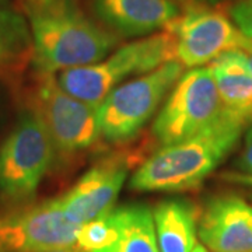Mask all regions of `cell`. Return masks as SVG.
Masks as SVG:
<instances>
[{
    "label": "cell",
    "mask_w": 252,
    "mask_h": 252,
    "mask_svg": "<svg viewBox=\"0 0 252 252\" xmlns=\"http://www.w3.org/2000/svg\"><path fill=\"white\" fill-rule=\"evenodd\" d=\"M26 11L38 74H55L99 62L118 44V36L87 17L76 0L26 4Z\"/></svg>",
    "instance_id": "6da1fadb"
},
{
    "label": "cell",
    "mask_w": 252,
    "mask_h": 252,
    "mask_svg": "<svg viewBox=\"0 0 252 252\" xmlns=\"http://www.w3.org/2000/svg\"><path fill=\"white\" fill-rule=\"evenodd\" d=\"M245 127L235 118L178 143L162 146L137 168L130 187L140 192H181L199 187L233 150Z\"/></svg>",
    "instance_id": "7a4b0ae2"
},
{
    "label": "cell",
    "mask_w": 252,
    "mask_h": 252,
    "mask_svg": "<svg viewBox=\"0 0 252 252\" xmlns=\"http://www.w3.org/2000/svg\"><path fill=\"white\" fill-rule=\"evenodd\" d=\"M170 61H175V45L165 30L121 46L99 62L62 70L56 80L74 98L98 107L125 79L153 72Z\"/></svg>",
    "instance_id": "3957f363"
},
{
    "label": "cell",
    "mask_w": 252,
    "mask_h": 252,
    "mask_svg": "<svg viewBox=\"0 0 252 252\" xmlns=\"http://www.w3.org/2000/svg\"><path fill=\"white\" fill-rule=\"evenodd\" d=\"M228 118L210 66L189 69L172 87L153 124V135L161 146L187 140Z\"/></svg>",
    "instance_id": "277c9868"
},
{
    "label": "cell",
    "mask_w": 252,
    "mask_h": 252,
    "mask_svg": "<svg viewBox=\"0 0 252 252\" xmlns=\"http://www.w3.org/2000/svg\"><path fill=\"white\" fill-rule=\"evenodd\" d=\"M182 72L180 62L170 61L111 91L97 107L101 137L109 143H124L135 137L156 114Z\"/></svg>",
    "instance_id": "5b68a950"
},
{
    "label": "cell",
    "mask_w": 252,
    "mask_h": 252,
    "mask_svg": "<svg viewBox=\"0 0 252 252\" xmlns=\"http://www.w3.org/2000/svg\"><path fill=\"white\" fill-rule=\"evenodd\" d=\"M55 147L41 118L24 111L0 147V198L23 203L34 198L51 168Z\"/></svg>",
    "instance_id": "8992f818"
},
{
    "label": "cell",
    "mask_w": 252,
    "mask_h": 252,
    "mask_svg": "<svg viewBox=\"0 0 252 252\" xmlns=\"http://www.w3.org/2000/svg\"><path fill=\"white\" fill-rule=\"evenodd\" d=\"M32 109L45 125L55 153H79L101 137L97 107L67 94L54 74H39Z\"/></svg>",
    "instance_id": "52a82bcc"
},
{
    "label": "cell",
    "mask_w": 252,
    "mask_h": 252,
    "mask_svg": "<svg viewBox=\"0 0 252 252\" xmlns=\"http://www.w3.org/2000/svg\"><path fill=\"white\" fill-rule=\"evenodd\" d=\"M165 30L174 36L175 61L188 69L202 67L225 52L237 51L245 38L233 20L203 3H190Z\"/></svg>",
    "instance_id": "ba28073f"
},
{
    "label": "cell",
    "mask_w": 252,
    "mask_h": 252,
    "mask_svg": "<svg viewBox=\"0 0 252 252\" xmlns=\"http://www.w3.org/2000/svg\"><path fill=\"white\" fill-rule=\"evenodd\" d=\"M80 225L73 223L58 198L0 217V244L6 252H46L76 248Z\"/></svg>",
    "instance_id": "9c48e42d"
},
{
    "label": "cell",
    "mask_w": 252,
    "mask_h": 252,
    "mask_svg": "<svg viewBox=\"0 0 252 252\" xmlns=\"http://www.w3.org/2000/svg\"><path fill=\"white\" fill-rule=\"evenodd\" d=\"M126 177L127 167L122 160L99 162L58 200L73 223L84 224L114 209Z\"/></svg>",
    "instance_id": "30bf717a"
},
{
    "label": "cell",
    "mask_w": 252,
    "mask_h": 252,
    "mask_svg": "<svg viewBox=\"0 0 252 252\" xmlns=\"http://www.w3.org/2000/svg\"><path fill=\"white\" fill-rule=\"evenodd\" d=\"M198 234L212 252H252V206L235 195L212 198L199 216Z\"/></svg>",
    "instance_id": "8fae6325"
},
{
    "label": "cell",
    "mask_w": 252,
    "mask_h": 252,
    "mask_svg": "<svg viewBox=\"0 0 252 252\" xmlns=\"http://www.w3.org/2000/svg\"><path fill=\"white\" fill-rule=\"evenodd\" d=\"M97 17L117 36H144L165 30L181 14L175 0H91Z\"/></svg>",
    "instance_id": "7c38bea8"
},
{
    "label": "cell",
    "mask_w": 252,
    "mask_h": 252,
    "mask_svg": "<svg viewBox=\"0 0 252 252\" xmlns=\"http://www.w3.org/2000/svg\"><path fill=\"white\" fill-rule=\"evenodd\" d=\"M225 109L244 125L252 124V73L238 51H230L210 64Z\"/></svg>",
    "instance_id": "4fadbf2b"
},
{
    "label": "cell",
    "mask_w": 252,
    "mask_h": 252,
    "mask_svg": "<svg viewBox=\"0 0 252 252\" xmlns=\"http://www.w3.org/2000/svg\"><path fill=\"white\" fill-rule=\"evenodd\" d=\"M160 252H192L196 247L199 215L185 199H167L153 212Z\"/></svg>",
    "instance_id": "5bb4252c"
},
{
    "label": "cell",
    "mask_w": 252,
    "mask_h": 252,
    "mask_svg": "<svg viewBox=\"0 0 252 252\" xmlns=\"http://www.w3.org/2000/svg\"><path fill=\"white\" fill-rule=\"evenodd\" d=\"M109 217L115 227V238L98 252H160L153 213L146 205L112 209Z\"/></svg>",
    "instance_id": "9a60e30c"
},
{
    "label": "cell",
    "mask_w": 252,
    "mask_h": 252,
    "mask_svg": "<svg viewBox=\"0 0 252 252\" xmlns=\"http://www.w3.org/2000/svg\"><path fill=\"white\" fill-rule=\"evenodd\" d=\"M34 45L28 17L11 0H0V72L24 67Z\"/></svg>",
    "instance_id": "2e32d148"
},
{
    "label": "cell",
    "mask_w": 252,
    "mask_h": 252,
    "mask_svg": "<svg viewBox=\"0 0 252 252\" xmlns=\"http://www.w3.org/2000/svg\"><path fill=\"white\" fill-rule=\"evenodd\" d=\"M114 238L115 227L108 212L104 216L80 225L76 237V248L80 252H98L111 245Z\"/></svg>",
    "instance_id": "e0dca14e"
},
{
    "label": "cell",
    "mask_w": 252,
    "mask_h": 252,
    "mask_svg": "<svg viewBox=\"0 0 252 252\" xmlns=\"http://www.w3.org/2000/svg\"><path fill=\"white\" fill-rule=\"evenodd\" d=\"M230 17L240 32L252 39V0H238L230 9Z\"/></svg>",
    "instance_id": "ac0fdd59"
},
{
    "label": "cell",
    "mask_w": 252,
    "mask_h": 252,
    "mask_svg": "<svg viewBox=\"0 0 252 252\" xmlns=\"http://www.w3.org/2000/svg\"><path fill=\"white\" fill-rule=\"evenodd\" d=\"M235 167L244 175H252V126H250V129L245 133L244 149L235 161Z\"/></svg>",
    "instance_id": "d6986e66"
},
{
    "label": "cell",
    "mask_w": 252,
    "mask_h": 252,
    "mask_svg": "<svg viewBox=\"0 0 252 252\" xmlns=\"http://www.w3.org/2000/svg\"><path fill=\"white\" fill-rule=\"evenodd\" d=\"M237 51L243 55L244 62L247 64L248 70L252 73V39L244 38L243 44H241V46H240Z\"/></svg>",
    "instance_id": "ffe728a7"
},
{
    "label": "cell",
    "mask_w": 252,
    "mask_h": 252,
    "mask_svg": "<svg viewBox=\"0 0 252 252\" xmlns=\"http://www.w3.org/2000/svg\"><path fill=\"white\" fill-rule=\"evenodd\" d=\"M192 252H209L207 251V248L205 245H202V244H196V247L193 248V251Z\"/></svg>",
    "instance_id": "44dd1931"
},
{
    "label": "cell",
    "mask_w": 252,
    "mask_h": 252,
    "mask_svg": "<svg viewBox=\"0 0 252 252\" xmlns=\"http://www.w3.org/2000/svg\"><path fill=\"white\" fill-rule=\"evenodd\" d=\"M26 4H41V3H46L49 0H24Z\"/></svg>",
    "instance_id": "7402d4cb"
},
{
    "label": "cell",
    "mask_w": 252,
    "mask_h": 252,
    "mask_svg": "<svg viewBox=\"0 0 252 252\" xmlns=\"http://www.w3.org/2000/svg\"><path fill=\"white\" fill-rule=\"evenodd\" d=\"M46 252H80L77 248H66V250H55V251H46Z\"/></svg>",
    "instance_id": "603a6c76"
},
{
    "label": "cell",
    "mask_w": 252,
    "mask_h": 252,
    "mask_svg": "<svg viewBox=\"0 0 252 252\" xmlns=\"http://www.w3.org/2000/svg\"><path fill=\"white\" fill-rule=\"evenodd\" d=\"M190 3H203V4H206V3H212V1H219V0H189Z\"/></svg>",
    "instance_id": "cb8c5ba5"
},
{
    "label": "cell",
    "mask_w": 252,
    "mask_h": 252,
    "mask_svg": "<svg viewBox=\"0 0 252 252\" xmlns=\"http://www.w3.org/2000/svg\"><path fill=\"white\" fill-rule=\"evenodd\" d=\"M0 252H6L4 250H3V247H1V244H0Z\"/></svg>",
    "instance_id": "d4e9b609"
}]
</instances>
